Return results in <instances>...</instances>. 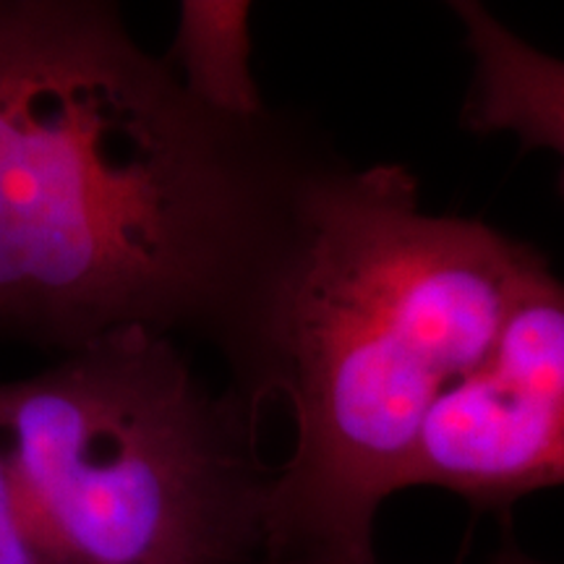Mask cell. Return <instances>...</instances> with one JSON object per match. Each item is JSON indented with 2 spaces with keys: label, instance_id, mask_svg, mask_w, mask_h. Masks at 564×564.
I'll use <instances>...</instances> for the list:
<instances>
[{
  "label": "cell",
  "instance_id": "obj_1",
  "mask_svg": "<svg viewBox=\"0 0 564 564\" xmlns=\"http://www.w3.org/2000/svg\"><path fill=\"white\" fill-rule=\"evenodd\" d=\"M306 116L196 102L108 0H0V337L207 345L267 411L272 324L316 183Z\"/></svg>",
  "mask_w": 564,
  "mask_h": 564
},
{
  "label": "cell",
  "instance_id": "obj_2",
  "mask_svg": "<svg viewBox=\"0 0 564 564\" xmlns=\"http://www.w3.org/2000/svg\"><path fill=\"white\" fill-rule=\"evenodd\" d=\"M535 246L423 209L398 162L340 158L316 183L272 324L267 405L293 421L259 564H377V514L408 489L423 426L484 361Z\"/></svg>",
  "mask_w": 564,
  "mask_h": 564
},
{
  "label": "cell",
  "instance_id": "obj_3",
  "mask_svg": "<svg viewBox=\"0 0 564 564\" xmlns=\"http://www.w3.org/2000/svg\"><path fill=\"white\" fill-rule=\"evenodd\" d=\"M262 419L150 333L0 384V442L51 564H259L274 476Z\"/></svg>",
  "mask_w": 564,
  "mask_h": 564
},
{
  "label": "cell",
  "instance_id": "obj_4",
  "mask_svg": "<svg viewBox=\"0 0 564 564\" xmlns=\"http://www.w3.org/2000/svg\"><path fill=\"white\" fill-rule=\"evenodd\" d=\"M411 486L457 494L507 523L514 502L564 486V280L549 259L520 288L484 361L434 405Z\"/></svg>",
  "mask_w": 564,
  "mask_h": 564
},
{
  "label": "cell",
  "instance_id": "obj_5",
  "mask_svg": "<svg viewBox=\"0 0 564 564\" xmlns=\"http://www.w3.org/2000/svg\"><path fill=\"white\" fill-rule=\"evenodd\" d=\"M449 9L470 55L463 129L478 137L507 133L525 150L552 152L560 160L556 186L564 202V61L533 47L484 3L457 0Z\"/></svg>",
  "mask_w": 564,
  "mask_h": 564
},
{
  "label": "cell",
  "instance_id": "obj_6",
  "mask_svg": "<svg viewBox=\"0 0 564 564\" xmlns=\"http://www.w3.org/2000/svg\"><path fill=\"white\" fill-rule=\"evenodd\" d=\"M251 9L249 0H183L165 53L188 95L228 118L270 110L251 70Z\"/></svg>",
  "mask_w": 564,
  "mask_h": 564
},
{
  "label": "cell",
  "instance_id": "obj_7",
  "mask_svg": "<svg viewBox=\"0 0 564 564\" xmlns=\"http://www.w3.org/2000/svg\"><path fill=\"white\" fill-rule=\"evenodd\" d=\"M0 564H51L21 505L3 442H0Z\"/></svg>",
  "mask_w": 564,
  "mask_h": 564
},
{
  "label": "cell",
  "instance_id": "obj_8",
  "mask_svg": "<svg viewBox=\"0 0 564 564\" xmlns=\"http://www.w3.org/2000/svg\"><path fill=\"white\" fill-rule=\"evenodd\" d=\"M489 564H552V562L535 560V556L528 554L525 549H520L518 544H514L510 525H507V535H505L502 546L497 549V554L491 556V562H489Z\"/></svg>",
  "mask_w": 564,
  "mask_h": 564
}]
</instances>
